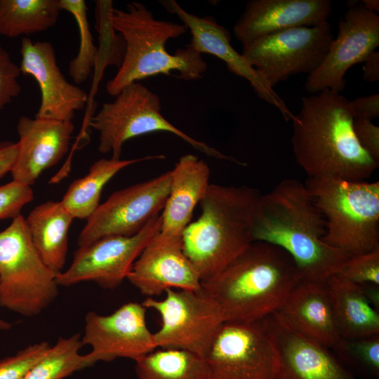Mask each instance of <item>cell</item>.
I'll return each instance as SVG.
<instances>
[{"instance_id": "1", "label": "cell", "mask_w": 379, "mask_h": 379, "mask_svg": "<svg viewBox=\"0 0 379 379\" xmlns=\"http://www.w3.org/2000/svg\"><path fill=\"white\" fill-rule=\"evenodd\" d=\"M326 221L305 183L281 180L261 194L253 225V241L275 245L293 259L300 281L326 282L351 256L323 241Z\"/></svg>"}, {"instance_id": "2", "label": "cell", "mask_w": 379, "mask_h": 379, "mask_svg": "<svg viewBox=\"0 0 379 379\" xmlns=\"http://www.w3.org/2000/svg\"><path fill=\"white\" fill-rule=\"evenodd\" d=\"M350 100L328 89L302 98L291 121L296 162L311 178L365 181L375 161L355 135Z\"/></svg>"}, {"instance_id": "3", "label": "cell", "mask_w": 379, "mask_h": 379, "mask_svg": "<svg viewBox=\"0 0 379 379\" xmlns=\"http://www.w3.org/2000/svg\"><path fill=\"white\" fill-rule=\"evenodd\" d=\"M300 281L291 257L281 248L253 241L201 288L214 300L224 322L250 323L278 312Z\"/></svg>"}, {"instance_id": "4", "label": "cell", "mask_w": 379, "mask_h": 379, "mask_svg": "<svg viewBox=\"0 0 379 379\" xmlns=\"http://www.w3.org/2000/svg\"><path fill=\"white\" fill-rule=\"evenodd\" d=\"M260 195L246 185L210 184L199 203V218L182 234L183 251L201 282L218 274L253 242Z\"/></svg>"}, {"instance_id": "5", "label": "cell", "mask_w": 379, "mask_h": 379, "mask_svg": "<svg viewBox=\"0 0 379 379\" xmlns=\"http://www.w3.org/2000/svg\"><path fill=\"white\" fill-rule=\"evenodd\" d=\"M112 24L124 41L125 52L117 74L106 85L111 95L130 84L158 74L169 76L177 71L179 78L190 81L200 79L207 69L201 54L188 46L173 54L166 50L167 41L184 34L187 27L154 18L140 2L128 3L125 9L113 8Z\"/></svg>"}, {"instance_id": "6", "label": "cell", "mask_w": 379, "mask_h": 379, "mask_svg": "<svg viewBox=\"0 0 379 379\" xmlns=\"http://www.w3.org/2000/svg\"><path fill=\"white\" fill-rule=\"evenodd\" d=\"M326 221L323 241L350 255L379 248V182L307 178Z\"/></svg>"}, {"instance_id": "7", "label": "cell", "mask_w": 379, "mask_h": 379, "mask_svg": "<svg viewBox=\"0 0 379 379\" xmlns=\"http://www.w3.org/2000/svg\"><path fill=\"white\" fill-rule=\"evenodd\" d=\"M115 97L112 102L103 103L99 112L88 121V126L99 133L100 152H111L112 158L119 159L127 140L147 133L166 132L207 156L246 166L170 123L161 114L159 96L139 81L127 85Z\"/></svg>"}, {"instance_id": "8", "label": "cell", "mask_w": 379, "mask_h": 379, "mask_svg": "<svg viewBox=\"0 0 379 379\" xmlns=\"http://www.w3.org/2000/svg\"><path fill=\"white\" fill-rule=\"evenodd\" d=\"M56 274L43 262L20 214L0 232V306L32 317L58 295Z\"/></svg>"}, {"instance_id": "9", "label": "cell", "mask_w": 379, "mask_h": 379, "mask_svg": "<svg viewBox=\"0 0 379 379\" xmlns=\"http://www.w3.org/2000/svg\"><path fill=\"white\" fill-rule=\"evenodd\" d=\"M164 293L161 300L147 297L142 302L161 317V327L153 333L157 348L183 350L204 357L224 322L218 305L201 287L168 289Z\"/></svg>"}, {"instance_id": "10", "label": "cell", "mask_w": 379, "mask_h": 379, "mask_svg": "<svg viewBox=\"0 0 379 379\" xmlns=\"http://www.w3.org/2000/svg\"><path fill=\"white\" fill-rule=\"evenodd\" d=\"M333 39L331 26L326 22L257 38L243 45L241 54L273 88L292 75L313 72Z\"/></svg>"}, {"instance_id": "11", "label": "cell", "mask_w": 379, "mask_h": 379, "mask_svg": "<svg viewBox=\"0 0 379 379\" xmlns=\"http://www.w3.org/2000/svg\"><path fill=\"white\" fill-rule=\"evenodd\" d=\"M204 357L209 379H278L277 352L262 319L223 322Z\"/></svg>"}, {"instance_id": "12", "label": "cell", "mask_w": 379, "mask_h": 379, "mask_svg": "<svg viewBox=\"0 0 379 379\" xmlns=\"http://www.w3.org/2000/svg\"><path fill=\"white\" fill-rule=\"evenodd\" d=\"M171 180V171H168L112 194L87 219L79 235L78 246L107 237H129L139 232L162 211Z\"/></svg>"}, {"instance_id": "13", "label": "cell", "mask_w": 379, "mask_h": 379, "mask_svg": "<svg viewBox=\"0 0 379 379\" xmlns=\"http://www.w3.org/2000/svg\"><path fill=\"white\" fill-rule=\"evenodd\" d=\"M160 227L159 214L134 235L107 237L79 247L71 265L56 275L57 284L67 287L93 281L104 288H116L127 279L134 262Z\"/></svg>"}, {"instance_id": "14", "label": "cell", "mask_w": 379, "mask_h": 379, "mask_svg": "<svg viewBox=\"0 0 379 379\" xmlns=\"http://www.w3.org/2000/svg\"><path fill=\"white\" fill-rule=\"evenodd\" d=\"M379 46V16L367 10L361 1L347 6L320 65L310 74L305 88L311 93L328 89L342 91L345 76L353 65L363 62Z\"/></svg>"}, {"instance_id": "15", "label": "cell", "mask_w": 379, "mask_h": 379, "mask_svg": "<svg viewBox=\"0 0 379 379\" xmlns=\"http://www.w3.org/2000/svg\"><path fill=\"white\" fill-rule=\"evenodd\" d=\"M146 311L142 303L129 302L108 315L88 312L81 342L91 347L87 354L91 366L117 358L135 361L157 349L147 325Z\"/></svg>"}, {"instance_id": "16", "label": "cell", "mask_w": 379, "mask_h": 379, "mask_svg": "<svg viewBox=\"0 0 379 379\" xmlns=\"http://www.w3.org/2000/svg\"><path fill=\"white\" fill-rule=\"evenodd\" d=\"M170 13L176 15L192 34L191 42L187 46L200 54L213 55L222 60L229 71L246 79L258 96L274 107L286 121H291L294 114L265 79L238 53L231 44L229 31L209 16L199 17L182 8L175 0L159 1Z\"/></svg>"}, {"instance_id": "17", "label": "cell", "mask_w": 379, "mask_h": 379, "mask_svg": "<svg viewBox=\"0 0 379 379\" xmlns=\"http://www.w3.org/2000/svg\"><path fill=\"white\" fill-rule=\"evenodd\" d=\"M262 321L277 352L278 379H357L329 348L296 331L277 312Z\"/></svg>"}, {"instance_id": "18", "label": "cell", "mask_w": 379, "mask_h": 379, "mask_svg": "<svg viewBox=\"0 0 379 379\" xmlns=\"http://www.w3.org/2000/svg\"><path fill=\"white\" fill-rule=\"evenodd\" d=\"M127 279L147 297L159 295L168 289L201 287L196 269L183 251L182 237L160 231L142 249Z\"/></svg>"}, {"instance_id": "19", "label": "cell", "mask_w": 379, "mask_h": 379, "mask_svg": "<svg viewBox=\"0 0 379 379\" xmlns=\"http://www.w3.org/2000/svg\"><path fill=\"white\" fill-rule=\"evenodd\" d=\"M20 52L21 74L32 77L41 92L40 105L35 117L72 121L75 112L85 106L88 95L65 79L57 64L53 45L24 36Z\"/></svg>"}, {"instance_id": "20", "label": "cell", "mask_w": 379, "mask_h": 379, "mask_svg": "<svg viewBox=\"0 0 379 379\" xmlns=\"http://www.w3.org/2000/svg\"><path fill=\"white\" fill-rule=\"evenodd\" d=\"M74 126L72 121L21 116L17 124L18 154L13 180L31 186L68 152Z\"/></svg>"}, {"instance_id": "21", "label": "cell", "mask_w": 379, "mask_h": 379, "mask_svg": "<svg viewBox=\"0 0 379 379\" xmlns=\"http://www.w3.org/2000/svg\"><path fill=\"white\" fill-rule=\"evenodd\" d=\"M330 0H250L234 25L237 39L245 45L270 34L328 22Z\"/></svg>"}, {"instance_id": "22", "label": "cell", "mask_w": 379, "mask_h": 379, "mask_svg": "<svg viewBox=\"0 0 379 379\" xmlns=\"http://www.w3.org/2000/svg\"><path fill=\"white\" fill-rule=\"evenodd\" d=\"M277 312L296 331L329 349L341 339L326 282L300 281Z\"/></svg>"}, {"instance_id": "23", "label": "cell", "mask_w": 379, "mask_h": 379, "mask_svg": "<svg viewBox=\"0 0 379 379\" xmlns=\"http://www.w3.org/2000/svg\"><path fill=\"white\" fill-rule=\"evenodd\" d=\"M171 171L170 191L160 214V232L182 237L191 222L194 208L211 184L210 168L204 159L187 154L180 157Z\"/></svg>"}, {"instance_id": "24", "label": "cell", "mask_w": 379, "mask_h": 379, "mask_svg": "<svg viewBox=\"0 0 379 379\" xmlns=\"http://www.w3.org/2000/svg\"><path fill=\"white\" fill-rule=\"evenodd\" d=\"M74 218L61 201H46L25 218L32 243L45 265L55 274L62 272L68 250V232Z\"/></svg>"}, {"instance_id": "25", "label": "cell", "mask_w": 379, "mask_h": 379, "mask_svg": "<svg viewBox=\"0 0 379 379\" xmlns=\"http://www.w3.org/2000/svg\"><path fill=\"white\" fill-rule=\"evenodd\" d=\"M341 338L379 334V312L368 302L362 286L335 276L326 281Z\"/></svg>"}, {"instance_id": "26", "label": "cell", "mask_w": 379, "mask_h": 379, "mask_svg": "<svg viewBox=\"0 0 379 379\" xmlns=\"http://www.w3.org/2000/svg\"><path fill=\"white\" fill-rule=\"evenodd\" d=\"M164 158L163 154H156L134 159L112 157L98 159L92 164L85 176L70 184L61 202L74 218L87 220L100 205L104 187L117 173L140 161Z\"/></svg>"}, {"instance_id": "27", "label": "cell", "mask_w": 379, "mask_h": 379, "mask_svg": "<svg viewBox=\"0 0 379 379\" xmlns=\"http://www.w3.org/2000/svg\"><path fill=\"white\" fill-rule=\"evenodd\" d=\"M61 10L59 0H0V35L15 38L46 31Z\"/></svg>"}, {"instance_id": "28", "label": "cell", "mask_w": 379, "mask_h": 379, "mask_svg": "<svg viewBox=\"0 0 379 379\" xmlns=\"http://www.w3.org/2000/svg\"><path fill=\"white\" fill-rule=\"evenodd\" d=\"M135 362L138 379H209L204 357L183 350L155 349Z\"/></svg>"}, {"instance_id": "29", "label": "cell", "mask_w": 379, "mask_h": 379, "mask_svg": "<svg viewBox=\"0 0 379 379\" xmlns=\"http://www.w3.org/2000/svg\"><path fill=\"white\" fill-rule=\"evenodd\" d=\"M83 346L79 333L69 338L60 337L23 379H63L91 366L87 354H79Z\"/></svg>"}, {"instance_id": "30", "label": "cell", "mask_w": 379, "mask_h": 379, "mask_svg": "<svg viewBox=\"0 0 379 379\" xmlns=\"http://www.w3.org/2000/svg\"><path fill=\"white\" fill-rule=\"evenodd\" d=\"M62 10L71 13L77 24L79 48L77 56L69 64V74L76 84L84 82L95 67L98 48L91 32L87 6L84 0H59Z\"/></svg>"}, {"instance_id": "31", "label": "cell", "mask_w": 379, "mask_h": 379, "mask_svg": "<svg viewBox=\"0 0 379 379\" xmlns=\"http://www.w3.org/2000/svg\"><path fill=\"white\" fill-rule=\"evenodd\" d=\"M347 366L372 379L379 378V334L358 338H341L333 348Z\"/></svg>"}, {"instance_id": "32", "label": "cell", "mask_w": 379, "mask_h": 379, "mask_svg": "<svg viewBox=\"0 0 379 379\" xmlns=\"http://www.w3.org/2000/svg\"><path fill=\"white\" fill-rule=\"evenodd\" d=\"M334 276L359 285L379 286V248L351 255Z\"/></svg>"}, {"instance_id": "33", "label": "cell", "mask_w": 379, "mask_h": 379, "mask_svg": "<svg viewBox=\"0 0 379 379\" xmlns=\"http://www.w3.org/2000/svg\"><path fill=\"white\" fill-rule=\"evenodd\" d=\"M46 341L36 343L0 360V379H23L50 348Z\"/></svg>"}, {"instance_id": "34", "label": "cell", "mask_w": 379, "mask_h": 379, "mask_svg": "<svg viewBox=\"0 0 379 379\" xmlns=\"http://www.w3.org/2000/svg\"><path fill=\"white\" fill-rule=\"evenodd\" d=\"M34 198L31 186L12 180L0 186V220L15 218Z\"/></svg>"}, {"instance_id": "35", "label": "cell", "mask_w": 379, "mask_h": 379, "mask_svg": "<svg viewBox=\"0 0 379 379\" xmlns=\"http://www.w3.org/2000/svg\"><path fill=\"white\" fill-rule=\"evenodd\" d=\"M21 72L10 54L0 45V111L21 92L18 78Z\"/></svg>"}, {"instance_id": "36", "label": "cell", "mask_w": 379, "mask_h": 379, "mask_svg": "<svg viewBox=\"0 0 379 379\" xmlns=\"http://www.w3.org/2000/svg\"><path fill=\"white\" fill-rule=\"evenodd\" d=\"M353 127L361 147L379 162V127L366 119H354Z\"/></svg>"}, {"instance_id": "37", "label": "cell", "mask_w": 379, "mask_h": 379, "mask_svg": "<svg viewBox=\"0 0 379 379\" xmlns=\"http://www.w3.org/2000/svg\"><path fill=\"white\" fill-rule=\"evenodd\" d=\"M350 105L354 119L371 120L379 117V95L378 93L350 100Z\"/></svg>"}, {"instance_id": "38", "label": "cell", "mask_w": 379, "mask_h": 379, "mask_svg": "<svg viewBox=\"0 0 379 379\" xmlns=\"http://www.w3.org/2000/svg\"><path fill=\"white\" fill-rule=\"evenodd\" d=\"M18 154V144L9 140L0 141V179L11 173Z\"/></svg>"}, {"instance_id": "39", "label": "cell", "mask_w": 379, "mask_h": 379, "mask_svg": "<svg viewBox=\"0 0 379 379\" xmlns=\"http://www.w3.org/2000/svg\"><path fill=\"white\" fill-rule=\"evenodd\" d=\"M363 77L366 81H379V52L374 51L363 62Z\"/></svg>"}, {"instance_id": "40", "label": "cell", "mask_w": 379, "mask_h": 379, "mask_svg": "<svg viewBox=\"0 0 379 379\" xmlns=\"http://www.w3.org/2000/svg\"><path fill=\"white\" fill-rule=\"evenodd\" d=\"M364 294L371 305L378 311L379 310V286L374 284L361 285Z\"/></svg>"}, {"instance_id": "41", "label": "cell", "mask_w": 379, "mask_h": 379, "mask_svg": "<svg viewBox=\"0 0 379 379\" xmlns=\"http://www.w3.org/2000/svg\"><path fill=\"white\" fill-rule=\"evenodd\" d=\"M363 6L369 11L378 14L379 11V1L378 0H363L361 1Z\"/></svg>"}, {"instance_id": "42", "label": "cell", "mask_w": 379, "mask_h": 379, "mask_svg": "<svg viewBox=\"0 0 379 379\" xmlns=\"http://www.w3.org/2000/svg\"><path fill=\"white\" fill-rule=\"evenodd\" d=\"M12 326V324L9 322H7L0 318V330L8 331Z\"/></svg>"}]
</instances>
